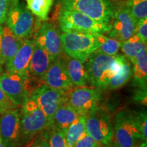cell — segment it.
I'll return each instance as SVG.
<instances>
[{
  "mask_svg": "<svg viewBox=\"0 0 147 147\" xmlns=\"http://www.w3.org/2000/svg\"><path fill=\"white\" fill-rule=\"evenodd\" d=\"M27 147H51L49 143V132H44L35 139Z\"/></svg>",
  "mask_w": 147,
  "mask_h": 147,
  "instance_id": "obj_31",
  "label": "cell"
},
{
  "mask_svg": "<svg viewBox=\"0 0 147 147\" xmlns=\"http://www.w3.org/2000/svg\"><path fill=\"white\" fill-rule=\"evenodd\" d=\"M10 2V4H12V3H16L18 2V1H19V0H9Z\"/></svg>",
  "mask_w": 147,
  "mask_h": 147,
  "instance_id": "obj_38",
  "label": "cell"
},
{
  "mask_svg": "<svg viewBox=\"0 0 147 147\" xmlns=\"http://www.w3.org/2000/svg\"><path fill=\"white\" fill-rule=\"evenodd\" d=\"M24 40L16 37L6 25L3 26L0 54L6 68L17 53Z\"/></svg>",
  "mask_w": 147,
  "mask_h": 147,
  "instance_id": "obj_18",
  "label": "cell"
},
{
  "mask_svg": "<svg viewBox=\"0 0 147 147\" xmlns=\"http://www.w3.org/2000/svg\"><path fill=\"white\" fill-rule=\"evenodd\" d=\"M134 119L136 123L138 129L140 133L143 142H146V112L134 113Z\"/></svg>",
  "mask_w": 147,
  "mask_h": 147,
  "instance_id": "obj_29",
  "label": "cell"
},
{
  "mask_svg": "<svg viewBox=\"0 0 147 147\" xmlns=\"http://www.w3.org/2000/svg\"><path fill=\"white\" fill-rule=\"evenodd\" d=\"M27 7L38 19L42 21L49 20V14L54 4L55 0H25Z\"/></svg>",
  "mask_w": 147,
  "mask_h": 147,
  "instance_id": "obj_25",
  "label": "cell"
},
{
  "mask_svg": "<svg viewBox=\"0 0 147 147\" xmlns=\"http://www.w3.org/2000/svg\"><path fill=\"white\" fill-rule=\"evenodd\" d=\"M86 132L100 144L110 145L113 140L114 128L108 110L97 106L86 115Z\"/></svg>",
  "mask_w": 147,
  "mask_h": 147,
  "instance_id": "obj_5",
  "label": "cell"
},
{
  "mask_svg": "<svg viewBox=\"0 0 147 147\" xmlns=\"http://www.w3.org/2000/svg\"><path fill=\"white\" fill-rule=\"evenodd\" d=\"M2 64H1V61H0V74H1L3 72V67H2Z\"/></svg>",
  "mask_w": 147,
  "mask_h": 147,
  "instance_id": "obj_39",
  "label": "cell"
},
{
  "mask_svg": "<svg viewBox=\"0 0 147 147\" xmlns=\"http://www.w3.org/2000/svg\"><path fill=\"white\" fill-rule=\"evenodd\" d=\"M58 23L61 30L65 32L108 34L112 25L99 23L89 16L74 10L61 8L58 14Z\"/></svg>",
  "mask_w": 147,
  "mask_h": 147,
  "instance_id": "obj_3",
  "label": "cell"
},
{
  "mask_svg": "<svg viewBox=\"0 0 147 147\" xmlns=\"http://www.w3.org/2000/svg\"><path fill=\"white\" fill-rule=\"evenodd\" d=\"M42 81L57 89L69 90L74 87L69 80L62 57L53 62Z\"/></svg>",
  "mask_w": 147,
  "mask_h": 147,
  "instance_id": "obj_16",
  "label": "cell"
},
{
  "mask_svg": "<svg viewBox=\"0 0 147 147\" xmlns=\"http://www.w3.org/2000/svg\"><path fill=\"white\" fill-rule=\"evenodd\" d=\"M49 143L51 147H67L65 140V134L61 130L49 128Z\"/></svg>",
  "mask_w": 147,
  "mask_h": 147,
  "instance_id": "obj_28",
  "label": "cell"
},
{
  "mask_svg": "<svg viewBox=\"0 0 147 147\" xmlns=\"http://www.w3.org/2000/svg\"><path fill=\"white\" fill-rule=\"evenodd\" d=\"M135 35L138 37L144 44H147V18L140 20L135 27Z\"/></svg>",
  "mask_w": 147,
  "mask_h": 147,
  "instance_id": "obj_30",
  "label": "cell"
},
{
  "mask_svg": "<svg viewBox=\"0 0 147 147\" xmlns=\"http://www.w3.org/2000/svg\"><path fill=\"white\" fill-rule=\"evenodd\" d=\"M5 23L11 32L22 40L29 39L36 27L34 14L20 1L10 4Z\"/></svg>",
  "mask_w": 147,
  "mask_h": 147,
  "instance_id": "obj_9",
  "label": "cell"
},
{
  "mask_svg": "<svg viewBox=\"0 0 147 147\" xmlns=\"http://www.w3.org/2000/svg\"><path fill=\"white\" fill-rule=\"evenodd\" d=\"M122 56H110L97 50L92 53L84 62L89 84L100 90L107 89L110 79L118 71Z\"/></svg>",
  "mask_w": 147,
  "mask_h": 147,
  "instance_id": "obj_1",
  "label": "cell"
},
{
  "mask_svg": "<svg viewBox=\"0 0 147 147\" xmlns=\"http://www.w3.org/2000/svg\"><path fill=\"white\" fill-rule=\"evenodd\" d=\"M14 108L18 107L9 100L8 97L5 95L2 89L0 87V115L5 112V110Z\"/></svg>",
  "mask_w": 147,
  "mask_h": 147,
  "instance_id": "obj_32",
  "label": "cell"
},
{
  "mask_svg": "<svg viewBox=\"0 0 147 147\" xmlns=\"http://www.w3.org/2000/svg\"><path fill=\"white\" fill-rule=\"evenodd\" d=\"M80 116L72 107L67 104H63L55 111L49 128H55L65 132L71 123Z\"/></svg>",
  "mask_w": 147,
  "mask_h": 147,
  "instance_id": "obj_20",
  "label": "cell"
},
{
  "mask_svg": "<svg viewBox=\"0 0 147 147\" xmlns=\"http://www.w3.org/2000/svg\"><path fill=\"white\" fill-rule=\"evenodd\" d=\"M10 5L9 0H0V25H3L6 22Z\"/></svg>",
  "mask_w": 147,
  "mask_h": 147,
  "instance_id": "obj_34",
  "label": "cell"
},
{
  "mask_svg": "<svg viewBox=\"0 0 147 147\" xmlns=\"http://www.w3.org/2000/svg\"><path fill=\"white\" fill-rule=\"evenodd\" d=\"M134 83L139 89L146 91L147 83V51L141 54L133 63Z\"/></svg>",
  "mask_w": 147,
  "mask_h": 147,
  "instance_id": "obj_23",
  "label": "cell"
},
{
  "mask_svg": "<svg viewBox=\"0 0 147 147\" xmlns=\"http://www.w3.org/2000/svg\"><path fill=\"white\" fill-rule=\"evenodd\" d=\"M132 74L133 70L131 62L123 55L118 71L115 76L110 79L107 89L114 90L122 87L131 79Z\"/></svg>",
  "mask_w": 147,
  "mask_h": 147,
  "instance_id": "obj_22",
  "label": "cell"
},
{
  "mask_svg": "<svg viewBox=\"0 0 147 147\" xmlns=\"http://www.w3.org/2000/svg\"><path fill=\"white\" fill-rule=\"evenodd\" d=\"M74 147H100V144L87 134L79 140Z\"/></svg>",
  "mask_w": 147,
  "mask_h": 147,
  "instance_id": "obj_33",
  "label": "cell"
},
{
  "mask_svg": "<svg viewBox=\"0 0 147 147\" xmlns=\"http://www.w3.org/2000/svg\"><path fill=\"white\" fill-rule=\"evenodd\" d=\"M53 62L47 50L34 41V51L29 66L28 78L42 81Z\"/></svg>",
  "mask_w": 147,
  "mask_h": 147,
  "instance_id": "obj_17",
  "label": "cell"
},
{
  "mask_svg": "<svg viewBox=\"0 0 147 147\" xmlns=\"http://www.w3.org/2000/svg\"><path fill=\"white\" fill-rule=\"evenodd\" d=\"M120 49L124 56L131 63H134L140 55L147 51L146 44L143 43L135 34L128 40L121 42Z\"/></svg>",
  "mask_w": 147,
  "mask_h": 147,
  "instance_id": "obj_21",
  "label": "cell"
},
{
  "mask_svg": "<svg viewBox=\"0 0 147 147\" xmlns=\"http://www.w3.org/2000/svg\"><path fill=\"white\" fill-rule=\"evenodd\" d=\"M127 3L136 23L140 20L147 18V0H129Z\"/></svg>",
  "mask_w": 147,
  "mask_h": 147,
  "instance_id": "obj_27",
  "label": "cell"
},
{
  "mask_svg": "<svg viewBox=\"0 0 147 147\" xmlns=\"http://www.w3.org/2000/svg\"><path fill=\"white\" fill-rule=\"evenodd\" d=\"M93 34L96 38L100 45V47L97 49V51L110 56H114L118 53L120 49V41L104 36L102 34L93 33Z\"/></svg>",
  "mask_w": 147,
  "mask_h": 147,
  "instance_id": "obj_26",
  "label": "cell"
},
{
  "mask_svg": "<svg viewBox=\"0 0 147 147\" xmlns=\"http://www.w3.org/2000/svg\"><path fill=\"white\" fill-rule=\"evenodd\" d=\"M61 39L64 53L82 63H84L89 55L100 47L98 41L93 34L62 33Z\"/></svg>",
  "mask_w": 147,
  "mask_h": 147,
  "instance_id": "obj_4",
  "label": "cell"
},
{
  "mask_svg": "<svg viewBox=\"0 0 147 147\" xmlns=\"http://www.w3.org/2000/svg\"><path fill=\"white\" fill-rule=\"evenodd\" d=\"M0 136L5 147H25L18 108L7 110L0 115Z\"/></svg>",
  "mask_w": 147,
  "mask_h": 147,
  "instance_id": "obj_12",
  "label": "cell"
},
{
  "mask_svg": "<svg viewBox=\"0 0 147 147\" xmlns=\"http://www.w3.org/2000/svg\"><path fill=\"white\" fill-rule=\"evenodd\" d=\"M61 4L62 9L77 11L99 23H113L114 7L109 0H65Z\"/></svg>",
  "mask_w": 147,
  "mask_h": 147,
  "instance_id": "obj_6",
  "label": "cell"
},
{
  "mask_svg": "<svg viewBox=\"0 0 147 147\" xmlns=\"http://www.w3.org/2000/svg\"><path fill=\"white\" fill-rule=\"evenodd\" d=\"M113 147H133L138 140H142L138 129L134 113L127 110L117 113L114 127Z\"/></svg>",
  "mask_w": 147,
  "mask_h": 147,
  "instance_id": "obj_8",
  "label": "cell"
},
{
  "mask_svg": "<svg viewBox=\"0 0 147 147\" xmlns=\"http://www.w3.org/2000/svg\"><path fill=\"white\" fill-rule=\"evenodd\" d=\"M62 57L69 80L73 85L76 87H87L89 84V80L84 63L67 56L65 53L62 55Z\"/></svg>",
  "mask_w": 147,
  "mask_h": 147,
  "instance_id": "obj_19",
  "label": "cell"
},
{
  "mask_svg": "<svg viewBox=\"0 0 147 147\" xmlns=\"http://www.w3.org/2000/svg\"><path fill=\"white\" fill-rule=\"evenodd\" d=\"M113 5L114 17L108 36L120 42L125 41L135 34L136 21L130 12L127 1H120Z\"/></svg>",
  "mask_w": 147,
  "mask_h": 147,
  "instance_id": "obj_11",
  "label": "cell"
},
{
  "mask_svg": "<svg viewBox=\"0 0 147 147\" xmlns=\"http://www.w3.org/2000/svg\"><path fill=\"white\" fill-rule=\"evenodd\" d=\"M38 21L36 22L35 29L36 28V30H34L33 40L46 49L51 59L54 61L55 59L61 57L64 53L61 33L53 23L48 21L40 23L39 19H38Z\"/></svg>",
  "mask_w": 147,
  "mask_h": 147,
  "instance_id": "obj_10",
  "label": "cell"
},
{
  "mask_svg": "<svg viewBox=\"0 0 147 147\" xmlns=\"http://www.w3.org/2000/svg\"><path fill=\"white\" fill-rule=\"evenodd\" d=\"M20 121L23 144L27 147L35 137L50 127L51 121L29 97L21 106Z\"/></svg>",
  "mask_w": 147,
  "mask_h": 147,
  "instance_id": "obj_2",
  "label": "cell"
},
{
  "mask_svg": "<svg viewBox=\"0 0 147 147\" xmlns=\"http://www.w3.org/2000/svg\"><path fill=\"white\" fill-rule=\"evenodd\" d=\"M127 1H129V0H127Z\"/></svg>",
  "mask_w": 147,
  "mask_h": 147,
  "instance_id": "obj_41",
  "label": "cell"
},
{
  "mask_svg": "<svg viewBox=\"0 0 147 147\" xmlns=\"http://www.w3.org/2000/svg\"><path fill=\"white\" fill-rule=\"evenodd\" d=\"M29 78L6 71L0 74V87L17 107H21L29 97Z\"/></svg>",
  "mask_w": 147,
  "mask_h": 147,
  "instance_id": "obj_13",
  "label": "cell"
},
{
  "mask_svg": "<svg viewBox=\"0 0 147 147\" xmlns=\"http://www.w3.org/2000/svg\"><path fill=\"white\" fill-rule=\"evenodd\" d=\"M69 90L57 89L46 84H42L31 90L29 97L36 103L51 121L55 111L67 102Z\"/></svg>",
  "mask_w": 147,
  "mask_h": 147,
  "instance_id": "obj_7",
  "label": "cell"
},
{
  "mask_svg": "<svg viewBox=\"0 0 147 147\" xmlns=\"http://www.w3.org/2000/svg\"><path fill=\"white\" fill-rule=\"evenodd\" d=\"M133 147H146V142H143L142 143H136Z\"/></svg>",
  "mask_w": 147,
  "mask_h": 147,
  "instance_id": "obj_36",
  "label": "cell"
},
{
  "mask_svg": "<svg viewBox=\"0 0 147 147\" xmlns=\"http://www.w3.org/2000/svg\"><path fill=\"white\" fill-rule=\"evenodd\" d=\"M85 121L86 115H80L69 125L65 132V140L67 147L74 146L79 140L87 134Z\"/></svg>",
  "mask_w": 147,
  "mask_h": 147,
  "instance_id": "obj_24",
  "label": "cell"
},
{
  "mask_svg": "<svg viewBox=\"0 0 147 147\" xmlns=\"http://www.w3.org/2000/svg\"><path fill=\"white\" fill-rule=\"evenodd\" d=\"M100 100V89L77 87L69 91L67 102L79 115H86L90 110L98 106Z\"/></svg>",
  "mask_w": 147,
  "mask_h": 147,
  "instance_id": "obj_14",
  "label": "cell"
},
{
  "mask_svg": "<svg viewBox=\"0 0 147 147\" xmlns=\"http://www.w3.org/2000/svg\"><path fill=\"white\" fill-rule=\"evenodd\" d=\"M34 51V40L25 39L10 63L5 68L6 72L28 78V69Z\"/></svg>",
  "mask_w": 147,
  "mask_h": 147,
  "instance_id": "obj_15",
  "label": "cell"
},
{
  "mask_svg": "<svg viewBox=\"0 0 147 147\" xmlns=\"http://www.w3.org/2000/svg\"><path fill=\"white\" fill-rule=\"evenodd\" d=\"M2 34H3V25H0V47H1V38H2ZM0 61L2 65H4L3 61L2 60V58L1 57V54H0Z\"/></svg>",
  "mask_w": 147,
  "mask_h": 147,
  "instance_id": "obj_35",
  "label": "cell"
},
{
  "mask_svg": "<svg viewBox=\"0 0 147 147\" xmlns=\"http://www.w3.org/2000/svg\"><path fill=\"white\" fill-rule=\"evenodd\" d=\"M64 1H65V0H58V1L60 3H61L62 2H63Z\"/></svg>",
  "mask_w": 147,
  "mask_h": 147,
  "instance_id": "obj_40",
  "label": "cell"
},
{
  "mask_svg": "<svg viewBox=\"0 0 147 147\" xmlns=\"http://www.w3.org/2000/svg\"><path fill=\"white\" fill-rule=\"evenodd\" d=\"M0 147H5L4 144H3L2 139H1V136H0Z\"/></svg>",
  "mask_w": 147,
  "mask_h": 147,
  "instance_id": "obj_37",
  "label": "cell"
}]
</instances>
